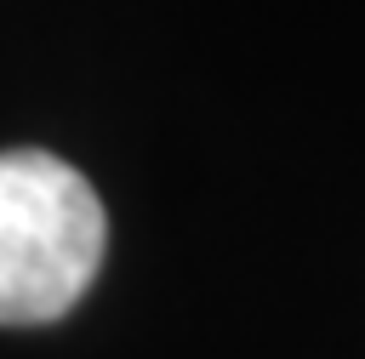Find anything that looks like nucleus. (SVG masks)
<instances>
[{
  "label": "nucleus",
  "mask_w": 365,
  "mask_h": 359,
  "mask_svg": "<svg viewBox=\"0 0 365 359\" xmlns=\"http://www.w3.org/2000/svg\"><path fill=\"white\" fill-rule=\"evenodd\" d=\"M103 199L68 160L46 148L0 154V325L63 319L103 262Z\"/></svg>",
  "instance_id": "nucleus-1"
}]
</instances>
